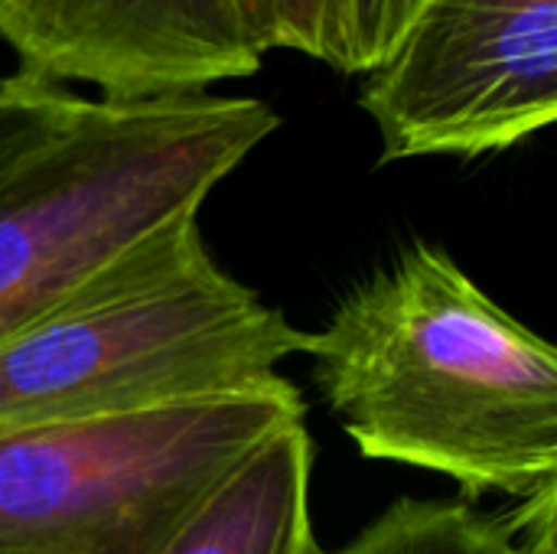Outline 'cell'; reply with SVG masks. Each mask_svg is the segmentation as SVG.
<instances>
[{"mask_svg": "<svg viewBox=\"0 0 557 554\" xmlns=\"http://www.w3.org/2000/svg\"><path fill=\"white\" fill-rule=\"evenodd\" d=\"M307 356L362 457L447 477L463 496L557 493V349L447 251L405 248L310 333Z\"/></svg>", "mask_w": 557, "mask_h": 554, "instance_id": "obj_1", "label": "cell"}, {"mask_svg": "<svg viewBox=\"0 0 557 554\" xmlns=\"http://www.w3.org/2000/svg\"><path fill=\"white\" fill-rule=\"evenodd\" d=\"M258 98H78L0 163V343L111 264L199 219L209 193L274 131Z\"/></svg>", "mask_w": 557, "mask_h": 554, "instance_id": "obj_2", "label": "cell"}, {"mask_svg": "<svg viewBox=\"0 0 557 554\" xmlns=\"http://www.w3.org/2000/svg\"><path fill=\"white\" fill-rule=\"evenodd\" d=\"M307 346L310 333L222 271L186 219L0 343V431L228 395Z\"/></svg>", "mask_w": 557, "mask_h": 554, "instance_id": "obj_3", "label": "cell"}, {"mask_svg": "<svg viewBox=\"0 0 557 554\" xmlns=\"http://www.w3.org/2000/svg\"><path fill=\"white\" fill-rule=\"evenodd\" d=\"M307 418L271 376L124 418L0 431V554H157L271 434Z\"/></svg>", "mask_w": 557, "mask_h": 554, "instance_id": "obj_4", "label": "cell"}, {"mask_svg": "<svg viewBox=\"0 0 557 554\" xmlns=\"http://www.w3.org/2000/svg\"><path fill=\"white\" fill-rule=\"evenodd\" d=\"M359 101L382 163L529 140L557 118V0H428Z\"/></svg>", "mask_w": 557, "mask_h": 554, "instance_id": "obj_5", "label": "cell"}, {"mask_svg": "<svg viewBox=\"0 0 557 554\" xmlns=\"http://www.w3.org/2000/svg\"><path fill=\"white\" fill-rule=\"evenodd\" d=\"M0 39L20 75L117 101L199 95L264 59L238 0H0Z\"/></svg>", "mask_w": 557, "mask_h": 554, "instance_id": "obj_6", "label": "cell"}, {"mask_svg": "<svg viewBox=\"0 0 557 554\" xmlns=\"http://www.w3.org/2000/svg\"><path fill=\"white\" fill-rule=\"evenodd\" d=\"M310 477L313 441L297 421L255 447L157 554H320Z\"/></svg>", "mask_w": 557, "mask_h": 554, "instance_id": "obj_7", "label": "cell"}, {"mask_svg": "<svg viewBox=\"0 0 557 554\" xmlns=\"http://www.w3.org/2000/svg\"><path fill=\"white\" fill-rule=\"evenodd\" d=\"M557 493L499 519L470 503L398 500L349 545L320 554H557Z\"/></svg>", "mask_w": 557, "mask_h": 554, "instance_id": "obj_8", "label": "cell"}, {"mask_svg": "<svg viewBox=\"0 0 557 554\" xmlns=\"http://www.w3.org/2000/svg\"><path fill=\"white\" fill-rule=\"evenodd\" d=\"M258 46L290 49L346 69L343 0H238Z\"/></svg>", "mask_w": 557, "mask_h": 554, "instance_id": "obj_9", "label": "cell"}, {"mask_svg": "<svg viewBox=\"0 0 557 554\" xmlns=\"http://www.w3.org/2000/svg\"><path fill=\"white\" fill-rule=\"evenodd\" d=\"M428 0H343V42L349 75H369L401 39Z\"/></svg>", "mask_w": 557, "mask_h": 554, "instance_id": "obj_10", "label": "cell"}, {"mask_svg": "<svg viewBox=\"0 0 557 554\" xmlns=\"http://www.w3.org/2000/svg\"><path fill=\"white\" fill-rule=\"evenodd\" d=\"M72 101L75 95L69 88L36 82L20 72L0 78V163L52 127Z\"/></svg>", "mask_w": 557, "mask_h": 554, "instance_id": "obj_11", "label": "cell"}]
</instances>
